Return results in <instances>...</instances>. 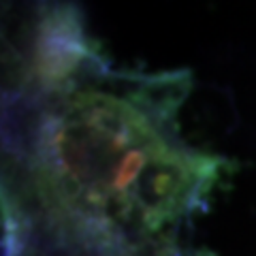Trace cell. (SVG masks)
<instances>
[{
    "label": "cell",
    "mask_w": 256,
    "mask_h": 256,
    "mask_svg": "<svg viewBox=\"0 0 256 256\" xmlns=\"http://www.w3.org/2000/svg\"><path fill=\"white\" fill-rule=\"evenodd\" d=\"M28 190L50 218L130 244L156 239L196 214L228 160L175 139L173 118L132 92L86 84L41 100L28 146Z\"/></svg>",
    "instance_id": "1"
},
{
    "label": "cell",
    "mask_w": 256,
    "mask_h": 256,
    "mask_svg": "<svg viewBox=\"0 0 256 256\" xmlns=\"http://www.w3.org/2000/svg\"><path fill=\"white\" fill-rule=\"evenodd\" d=\"M109 75L98 45L88 36L82 9L73 0H45L32 22L20 75L18 94L52 100Z\"/></svg>",
    "instance_id": "2"
}]
</instances>
